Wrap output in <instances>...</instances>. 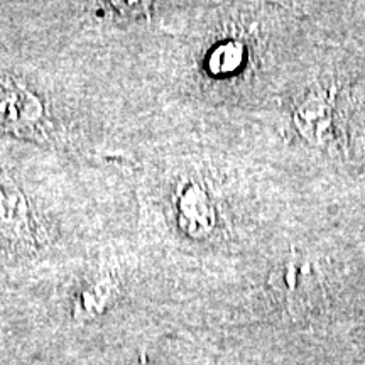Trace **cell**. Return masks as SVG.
I'll list each match as a JSON object with an SVG mask.
<instances>
[{"instance_id":"1","label":"cell","mask_w":365,"mask_h":365,"mask_svg":"<svg viewBox=\"0 0 365 365\" xmlns=\"http://www.w3.org/2000/svg\"><path fill=\"white\" fill-rule=\"evenodd\" d=\"M267 286L274 301L296 319H309L325 309V282L317 264L307 255H286L269 274Z\"/></svg>"},{"instance_id":"2","label":"cell","mask_w":365,"mask_h":365,"mask_svg":"<svg viewBox=\"0 0 365 365\" xmlns=\"http://www.w3.org/2000/svg\"><path fill=\"white\" fill-rule=\"evenodd\" d=\"M44 120V107L31 90L11 76L0 75V127L36 130Z\"/></svg>"},{"instance_id":"3","label":"cell","mask_w":365,"mask_h":365,"mask_svg":"<svg viewBox=\"0 0 365 365\" xmlns=\"http://www.w3.org/2000/svg\"><path fill=\"white\" fill-rule=\"evenodd\" d=\"M0 237L11 242H31V217L19 186L0 171Z\"/></svg>"},{"instance_id":"4","label":"cell","mask_w":365,"mask_h":365,"mask_svg":"<svg viewBox=\"0 0 365 365\" xmlns=\"http://www.w3.org/2000/svg\"><path fill=\"white\" fill-rule=\"evenodd\" d=\"M178 208H180L181 225L191 235H205L212 230L213 227V210L210 205L208 195L205 193L202 186L191 185L185 186L178 200Z\"/></svg>"},{"instance_id":"5","label":"cell","mask_w":365,"mask_h":365,"mask_svg":"<svg viewBox=\"0 0 365 365\" xmlns=\"http://www.w3.org/2000/svg\"><path fill=\"white\" fill-rule=\"evenodd\" d=\"M113 293H115V282L110 277H102L95 284H91L81 291L78 299H76L75 314L78 318L95 317V314L103 312Z\"/></svg>"},{"instance_id":"6","label":"cell","mask_w":365,"mask_h":365,"mask_svg":"<svg viewBox=\"0 0 365 365\" xmlns=\"http://www.w3.org/2000/svg\"><path fill=\"white\" fill-rule=\"evenodd\" d=\"M240 46L237 44H223L217 51L212 54V61H210V66H212V71L220 73V71H232L235 70V66L239 65L240 59Z\"/></svg>"}]
</instances>
